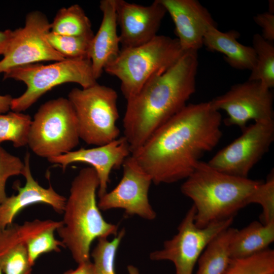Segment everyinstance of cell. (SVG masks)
Listing matches in <instances>:
<instances>
[{
    "mask_svg": "<svg viewBox=\"0 0 274 274\" xmlns=\"http://www.w3.org/2000/svg\"><path fill=\"white\" fill-rule=\"evenodd\" d=\"M221 123L210 101L187 104L131 156L156 185L185 180L219 143Z\"/></svg>",
    "mask_w": 274,
    "mask_h": 274,
    "instance_id": "1",
    "label": "cell"
},
{
    "mask_svg": "<svg viewBox=\"0 0 274 274\" xmlns=\"http://www.w3.org/2000/svg\"><path fill=\"white\" fill-rule=\"evenodd\" d=\"M198 66L197 51H186L169 70L152 77L127 100L123 136L131 153L187 105L196 91Z\"/></svg>",
    "mask_w": 274,
    "mask_h": 274,
    "instance_id": "2",
    "label": "cell"
},
{
    "mask_svg": "<svg viewBox=\"0 0 274 274\" xmlns=\"http://www.w3.org/2000/svg\"><path fill=\"white\" fill-rule=\"evenodd\" d=\"M99 180L91 167L82 168L72 182L61 226L56 230L61 242L78 264L90 260L95 239L116 236L118 226L106 221L96 201Z\"/></svg>",
    "mask_w": 274,
    "mask_h": 274,
    "instance_id": "3",
    "label": "cell"
},
{
    "mask_svg": "<svg viewBox=\"0 0 274 274\" xmlns=\"http://www.w3.org/2000/svg\"><path fill=\"white\" fill-rule=\"evenodd\" d=\"M262 181L230 175L200 161L181 191L193 202L195 224L203 228L233 218L249 204L251 195Z\"/></svg>",
    "mask_w": 274,
    "mask_h": 274,
    "instance_id": "4",
    "label": "cell"
},
{
    "mask_svg": "<svg viewBox=\"0 0 274 274\" xmlns=\"http://www.w3.org/2000/svg\"><path fill=\"white\" fill-rule=\"evenodd\" d=\"M185 52L177 38L157 35L140 46L121 49L104 71L120 80V89L127 100L152 77L169 70Z\"/></svg>",
    "mask_w": 274,
    "mask_h": 274,
    "instance_id": "5",
    "label": "cell"
},
{
    "mask_svg": "<svg viewBox=\"0 0 274 274\" xmlns=\"http://www.w3.org/2000/svg\"><path fill=\"white\" fill-rule=\"evenodd\" d=\"M3 74L4 80L21 81L26 86L22 94L12 100L10 109L17 112L26 110L58 85L74 83L86 88L97 83L90 59H64L47 64H30L10 69Z\"/></svg>",
    "mask_w": 274,
    "mask_h": 274,
    "instance_id": "6",
    "label": "cell"
},
{
    "mask_svg": "<svg viewBox=\"0 0 274 274\" xmlns=\"http://www.w3.org/2000/svg\"><path fill=\"white\" fill-rule=\"evenodd\" d=\"M67 98L76 113L80 139L99 146L119 137L118 94L113 88L97 83L72 89Z\"/></svg>",
    "mask_w": 274,
    "mask_h": 274,
    "instance_id": "7",
    "label": "cell"
},
{
    "mask_svg": "<svg viewBox=\"0 0 274 274\" xmlns=\"http://www.w3.org/2000/svg\"><path fill=\"white\" fill-rule=\"evenodd\" d=\"M79 140L73 106L68 98L60 97L39 107L31 123L27 145L35 154L48 159L73 151Z\"/></svg>",
    "mask_w": 274,
    "mask_h": 274,
    "instance_id": "8",
    "label": "cell"
},
{
    "mask_svg": "<svg viewBox=\"0 0 274 274\" xmlns=\"http://www.w3.org/2000/svg\"><path fill=\"white\" fill-rule=\"evenodd\" d=\"M195 210L192 206L178 227L177 233L164 242L161 249L150 253L153 261L168 260L175 274H192L195 265L209 242L220 232L231 226L233 218L215 222L203 228L194 223Z\"/></svg>",
    "mask_w": 274,
    "mask_h": 274,
    "instance_id": "9",
    "label": "cell"
},
{
    "mask_svg": "<svg viewBox=\"0 0 274 274\" xmlns=\"http://www.w3.org/2000/svg\"><path fill=\"white\" fill-rule=\"evenodd\" d=\"M50 31V22L44 13L34 10L27 14L24 25L13 30L0 60V74L17 67L64 59L49 44Z\"/></svg>",
    "mask_w": 274,
    "mask_h": 274,
    "instance_id": "10",
    "label": "cell"
},
{
    "mask_svg": "<svg viewBox=\"0 0 274 274\" xmlns=\"http://www.w3.org/2000/svg\"><path fill=\"white\" fill-rule=\"evenodd\" d=\"M273 140V120L254 122L208 163L224 173L248 178L251 170L268 152Z\"/></svg>",
    "mask_w": 274,
    "mask_h": 274,
    "instance_id": "11",
    "label": "cell"
},
{
    "mask_svg": "<svg viewBox=\"0 0 274 274\" xmlns=\"http://www.w3.org/2000/svg\"><path fill=\"white\" fill-rule=\"evenodd\" d=\"M273 100L271 89L264 88L258 81L248 80L233 85L210 101L216 110L226 112V125L237 126L243 130L251 120H273Z\"/></svg>",
    "mask_w": 274,
    "mask_h": 274,
    "instance_id": "12",
    "label": "cell"
},
{
    "mask_svg": "<svg viewBox=\"0 0 274 274\" xmlns=\"http://www.w3.org/2000/svg\"><path fill=\"white\" fill-rule=\"evenodd\" d=\"M123 176L118 185L99 197L101 211L123 209L126 215H136L153 220L156 213L149 202V191L152 183L150 177L138 164L131 155L122 164Z\"/></svg>",
    "mask_w": 274,
    "mask_h": 274,
    "instance_id": "13",
    "label": "cell"
},
{
    "mask_svg": "<svg viewBox=\"0 0 274 274\" xmlns=\"http://www.w3.org/2000/svg\"><path fill=\"white\" fill-rule=\"evenodd\" d=\"M166 11L160 0L143 6L116 0V14L122 49L137 47L155 37Z\"/></svg>",
    "mask_w": 274,
    "mask_h": 274,
    "instance_id": "14",
    "label": "cell"
},
{
    "mask_svg": "<svg viewBox=\"0 0 274 274\" xmlns=\"http://www.w3.org/2000/svg\"><path fill=\"white\" fill-rule=\"evenodd\" d=\"M131 153L129 145L126 139L122 136L105 145L73 150L48 158V161L60 165L63 170L70 164L75 162L86 163L91 165L99 180L97 194L99 198L107 192L112 170L122 166Z\"/></svg>",
    "mask_w": 274,
    "mask_h": 274,
    "instance_id": "15",
    "label": "cell"
},
{
    "mask_svg": "<svg viewBox=\"0 0 274 274\" xmlns=\"http://www.w3.org/2000/svg\"><path fill=\"white\" fill-rule=\"evenodd\" d=\"M170 16L180 45L184 52L197 51L203 46L205 33L217 26L208 9L196 0H160Z\"/></svg>",
    "mask_w": 274,
    "mask_h": 274,
    "instance_id": "16",
    "label": "cell"
},
{
    "mask_svg": "<svg viewBox=\"0 0 274 274\" xmlns=\"http://www.w3.org/2000/svg\"><path fill=\"white\" fill-rule=\"evenodd\" d=\"M30 153L26 152L21 173L25 179L24 186L22 187L18 183L15 184L14 186L17 194L7 197L0 204V230L12 224L21 211L33 204H47L56 212L63 213L66 198L57 193L51 185L45 188L34 179L30 167Z\"/></svg>",
    "mask_w": 274,
    "mask_h": 274,
    "instance_id": "17",
    "label": "cell"
},
{
    "mask_svg": "<svg viewBox=\"0 0 274 274\" xmlns=\"http://www.w3.org/2000/svg\"><path fill=\"white\" fill-rule=\"evenodd\" d=\"M99 8L102 18L97 33L91 41L89 51L93 73L96 80L120 51L117 30L116 0H101Z\"/></svg>",
    "mask_w": 274,
    "mask_h": 274,
    "instance_id": "18",
    "label": "cell"
},
{
    "mask_svg": "<svg viewBox=\"0 0 274 274\" xmlns=\"http://www.w3.org/2000/svg\"><path fill=\"white\" fill-rule=\"evenodd\" d=\"M39 219L19 225L12 223L0 230V269L3 274H30L27 240Z\"/></svg>",
    "mask_w": 274,
    "mask_h": 274,
    "instance_id": "19",
    "label": "cell"
},
{
    "mask_svg": "<svg viewBox=\"0 0 274 274\" xmlns=\"http://www.w3.org/2000/svg\"><path fill=\"white\" fill-rule=\"evenodd\" d=\"M239 36L236 30L222 32L217 26L211 25L205 33L203 43L208 50L223 54L232 67L251 71L256 63V53L252 46L244 45L238 41Z\"/></svg>",
    "mask_w": 274,
    "mask_h": 274,
    "instance_id": "20",
    "label": "cell"
},
{
    "mask_svg": "<svg viewBox=\"0 0 274 274\" xmlns=\"http://www.w3.org/2000/svg\"><path fill=\"white\" fill-rule=\"evenodd\" d=\"M274 241V223L267 225L254 221L236 230L230 245L232 259L245 258L262 252Z\"/></svg>",
    "mask_w": 274,
    "mask_h": 274,
    "instance_id": "21",
    "label": "cell"
},
{
    "mask_svg": "<svg viewBox=\"0 0 274 274\" xmlns=\"http://www.w3.org/2000/svg\"><path fill=\"white\" fill-rule=\"evenodd\" d=\"M236 230L230 226L209 242L198 259L196 274H222L225 271L231 260L230 245Z\"/></svg>",
    "mask_w": 274,
    "mask_h": 274,
    "instance_id": "22",
    "label": "cell"
},
{
    "mask_svg": "<svg viewBox=\"0 0 274 274\" xmlns=\"http://www.w3.org/2000/svg\"><path fill=\"white\" fill-rule=\"evenodd\" d=\"M50 31L56 34L92 38L91 23L82 7L77 4L60 9L50 22Z\"/></svg>",
    "mask_w": 274,
    "mask_h": 274,
    "instance_id": "23",
    "label": "cell"
},
{
    "mask_svg": "<svg viewBox=\"0 0 274 274\" xmlns=\"http://www.w3.org/2000/svg\"><path fill=\"white\" fill-rule=\"evenodd\" d=\"M252 43L256 61L248 80L258 81L264 88L271 89L274 87V46L258 33L253 36Z\"/></svg>",
    "mask_w": 274,
    "mask_h": 274,
    "instance_id": "24",
    "label": "cell"
},
{
    "mask_svg": "<svg viewBox=\"0 0 274 274\" xmlns=\"http://www.w3.org/2000/svg\"><path fill=\"white\" fill-rule=\"evenodd\" d=\"M31 117L21 112L0 114V144L11 141L14 147H23L28 143Z\"/></svg>",
    "mask_w": 274,
    "mask_h": 274,
    "instance_id": "25",
    "label": "cell"
},
{
    "mask_svg": "<svg viewBox=\"0 0 274 274\" xmlns=\"http://www.w3.org/2000/svg\"><path fill=\"white\" fill-rule=\"evenodd\" d=\"M274 251L267 249L252 256L232 259L222 274H273Z\"/></svg>",
    "mask_w": 274,
    "mask_h": 274,
    "instance_id": "26",
    "label": "cell"
},
{
    "mask_svg": "<svg viewBox=\"0 0 274 274\" xmlns=\"http://www.w3.org/2000/svg\"><path fill=\"white\" fill-rule=\"evenodd\" d=\"M125 234V230L122 228L112 241L106 238L98 239L96 245L90 253L94 274H116V256Z\"/></svg>",
    "mask_w": 274,
    "mask_h": 274,
    "instance_id": "27",
    "label": "cell"
},
{
    "mask_svg": "<svg viewBox=\"0 0 274 274\" xmlns=\"http://www.w3.org/2000/svg\"><path fill=\"white\" fill-rule=\"evenodd\" d=\"M47 37L52 47L65 59H90L92 38L63 36L51 31Z\"/></svg>",
    "mask_w": 274,
    "mask_h": 274,
    "instance_id": "28",
    "label": "cell"
},
{
    "mask_svg": "<svg viewBox=\"0 0 274 274\" xmlns=\"http://www.w3.org/2000/svg\"><path fill=\"white\" fill-rule=\"evenodd\" d=\"M249 204L257 203L262 208L260 222L267 225L274 223V176L271 173L265 181L258 185L251 195Z\"/></svg>",
    "mask_w": 274,
    "mask_h": 274,
    "instance_id": "29",
    "label": "cell"
},
{
    "mask_svg": "<svg viewBox=\"0 0 274 274\" xmlns=\"http://www.w3.org/2000/svg\"><path fill=\"white\" fill-rule=\"evenodd\" d=\"M23 167L24 162L0 146V204L7 197L6 193L7 180L12 176L21 174Z\"/></svg>",
    "mask_w": 274,
    "mask_h": 274,
    "instance_id": "30",
    "label": "cell"
},
{
    "mask_svg": "<svg viewBox=\"0 0 274 274\" xmlns=\"http://www.w3.org/2000/svg\"><path fill=\"white\" fill-rule=\"evenodd\" d=\"M255 22L262 29L261 36L266 41H274V14L269 12L258 14L254 17Z\"/></svg>",
    "mask_w": 274,
    "mask_h": 274,
    "instance_id": "31",
    "label": "cell"
},
{
    "mask_svg": "<svg viewBox=\"0 0 274 274\" xmlns=\"http://www.w3.org/2000/svg\"><path fill=\"white\" fill-rule=\"evenodd\" d=\"M63 274H94L93 265L90 260L78 264L75 269L68 270Z\"/></svg>",
    "mask_w": 274,
    "mask_h": 274,
    "instance_id": "32",
    "label": "cell"
},
{
    "mask_svg": "<svg viewBox=\"0 0 274 274\" xmlns=\"http://www.w3.org/2000/svg\"><path fill=\"white\" fill-rule=\"evenodd\" d=\"M13 30H0V55H3L6 50L12 36Z\"/></svg>",
    "mask_w": 274,
    "mask_h": 274,
    "instance_id": "33",
    "label": "cell"
},
{
    "mask_svg": "<svg viewBox=\"0 0 274 274\" xmlns=\"http://www.w3.org/2000/svg\"><path fill=\"white\" fill-rule=\"evenodd\" d=\"M13 97L9 94L0 95V114L9 111Z\"/></svg>",
    "mask_w": 274,
    "mask_h": 274,
    "instance_id": "34",
    "label": "cell"
},
{
    "mask_svg": "<svg viewBox=\"0 0 274 274\" xmlns=\"http://www.w3.org/2000/svg\"><path fill=\"white\" fill-rule=\"evenodd\" d=\"M128 274H141L138 268L132 265H129L127 267Z\"/></svg>",
    "mask_w": 274,
    "mask_h": 274,
    "instance_id": "35",
    "label": "cell"
},
{
    "mask_svg": "<svg viewBox=\"0 0 274 274\" xmlns=\"http://www.w3.org/2000/svg\"><path fill=\"white\" fill-rule=\"evenodd\" d=\"M0 274H3L2 272L1 271V269H0Z\"/></svg>",
    "mask_w": 274,
    "mask_h": 274,
    "instance_id": "36",
    "label": "cell"
},
{
    "mask_svg": "<svg viewBox=\"0 0 274 274\" xmlns=\"http://www.w3.org/2000/svg\"><path fill=\"white\" fill-rule=\"evenodd\" d=\"M274 274V273H273Z\"/></svg>",
    "mask_w": 274,
    "mask_h": 274,
    "instance_id": "37",
    "label": "cell"
}]
</instances>
